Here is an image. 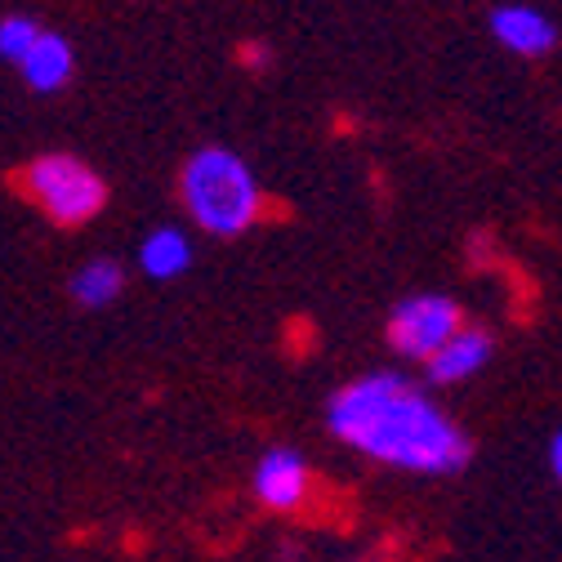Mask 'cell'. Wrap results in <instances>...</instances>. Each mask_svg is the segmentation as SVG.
Segmentation results:
<instances>
[{
    "instance_id": "cell-4",
    "label": "cell",
    "mask_w": 562,
    "mask_h": 562,
    "mask_svg": "<svg viewBox=\"0 0 562 562\" xmlns=\"http://www.w3.org/2000/svg\"><path fill=\"white\" fill-rule=\"evenodd\" d=\"M464 326V308L447 295H411L393 308L389 317V348L402 358H415V362H425L434 348H442L456 330Z\"/></svg>"
},
{
    "instance_id": "cell-2",
    "label": "cell",
    "mask_w": 562,
    "mask_h": 562,
    "mask_svg": "<svg viewBox=\"0 0 562 562\" xmlns=\"http://www.w3.org/2000/svg\"><path fill=\"white\" fill-rule=\"evenodd\" d=\"M179 196L201 233L210 237H241L263 215V188L255 170L233 148H201L183 161Z\"/></svg>"
},
{
    "instance_id": "cell-8",
    "label": "cell",
    "mask_w": 562,
    "mask_h": 562,
    "mask_svg": "<svg viewBox=\"0 0 562 562\" xmlns=\"http://www.w3.org/2000/svg\"><path fill=\"white\" fill-rule=\"evenodd\" d=\"M491 348H496V339H491L486 330L460 326L442 348H434V353L425 358V371H429L434 384H460V380L477 375L491 362Z\"/></svg>"
},
{
    "instance_id": "cell-12",
    "label": "cell",
    "mask_w": 562,
    "mask_h": 562,
    "mask_svg": "<svg viewBox=\"0 0 562 562\" xmlns=\"http://www.w3.org/2000/svg\"><path fill=\"white\" fill-rule=\"evenodd\" d=\"M237 58H241L246 67H255V72H259V67H268V58H272V49H268L263 41H246V45L237 49Z\"/></svg>"
},
{
    "instance_id": "cell-6",
    "label": "cell",
    "mask_w": 562,
    "mask_h": 562,
    "mask_svg": "<svg viewBox=\"0 0 562 562\" xmlns=\"http://www.w3.org/2000/svg\"><path fill=\"white\" fill-rule=\"evenodd\" d=\"M486 27L518 58H544L558 45L553 19L544 10H536V5H496L486 14Z\"/></svg>"
},
{
    "instance_id": "cell-10",
    "label": "cell",
    "mask_w": 562,
    "mask_h": 562,
    "mask_svg": "<svg viewBox=\"0 0 562 562\" xmlns=\"http://www.w3.org/2000/svg\"><path fill=\"white\" fill-rule=\"evenodd\" d=\"M67 291H72V300L81 308H108L125 291V268L116 259H90V263L77 268V277H72V286Z\"/></svg>"
},
{
    "instance_id": "cell-3",
    "label": "cell",
    "mask_w": 562,
    "mask_h": 562,
    "mask_svg": "<svg viewBox=\"0 0 562 562\" xmlns=\"http://www.w3.org/2000/svg\"><path fill=\"white\" fill-rule=\"evenodd\" d=\"M14 188L58 228H81V224H90L99 210L108 205L103 175L90 161L72 157V153L32 157L27 166H19Z\"/></svg>"
},
{
    "instance_id": "cell-7",
    "label": "cell",
    "mask_w": 562,
    "mask_h": 562,
    "mask_svg": "<svg viewBox=\"0 0 562 562\" xmlns=\"http://www.w3.org/2000/svg\"><path fill=\"white\" fill-rule=\"evenodd\" d=\"M14 67L23 72L27 90H36V94H54V90H63L67 81H72V72H77V54H72V41H67V36L41 27L36 41L27 45V54H23Z\"/></svg>"
},
{
    "instance_id": "cell-13",
    "label": "cell",
    "mask_w": 562,
    "mask_h": 562,
    "mask_svg": "<svg viewBox=\"0 0 562 562\" xmlns=\"http://www.w3.org/2000/svg\"><path fill=\"white\" fill-rule=\"evenodd\" d=\"M549 464H553V477L562 482V434H553V447H549Z\"/></svg>"
},
{
    "instance_id": "cell-5",
    "label": "cell",
    "mask_w": 562,
    "mask_h": 562,
    "mask_svg": "<svg viewBox=\"0 0 562 562\" xmlns=\"http://www.w3.org/2000/svg\"><path fill=\"white\" fill-rule=\"evenodd\" d=\"M308 486H313V469L295 447H272L255 469V496L277 514L300 509L308 501Z\"/></svg>"
},
{
    "instance_id": "cell-9",
    "label": "cell",
    "mask_w": 562,
    "mask_h": 562,
    "mask_svg": "<svg viewBox=\"0 0 562 562\" xmlns=\"http://www.w3.org/2000/svg\"><path fill=\"white\" fill-rule=\"evenodd\" d=\"M138 268L157 281H175L192 268V241L179 228H153L138 246Z\"/></svg>"
},
{
    "instance_id": "cell-1",
    "label": "cell",
    "mask_w": 562,
    "mask_h": 562,
    "mask_svg": "<svg viewBox=\"0 0 562 562\" xmlns=\"http://www.w3.org/2000/svg\"><path fill=\"white\" fill-rule=\"evenodd\" d=\"M326 429L344 447L406 473L447 477L473 460L469 434L415 380L393 371L344 384L326 402Z\"/></svg>"
},
{
    "instance_id": "cell-11",
    "label": "cell",
    "mask_w": 562,
    "mask_h": 562,
    "mask_svg": "<svg viewBox=\"0 0 562 562\" xmlns=\"http://www.w3.org/2000/svg\"><path fill=\"white\" fill-rule=\"evenodd\" d=\"M36 32H41L36 19H27V14H5V19H0V58L19 63V58L27 54V45L36 41Z\"/></svg>"
}]
</instances>
